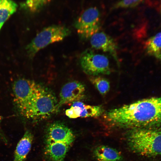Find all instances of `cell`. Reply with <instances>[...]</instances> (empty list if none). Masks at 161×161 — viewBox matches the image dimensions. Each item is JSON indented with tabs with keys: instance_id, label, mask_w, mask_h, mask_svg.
<instances>
[{
	"instance_id": "cell-1",
	"label": "cell",
	"mask_w": 161,
	"mask_h": 161,
	"mask_svg": "<svg viewBox=\"0 0 161 161\" xmlns=\"http://www.w3.org/2000/svg\"><path fill=\"white\" fill-rule=\"evenodd\" d=\"M112 118L119 127L161 129V97L143 99L114 109Z\"/></svg>"
},
{
	"instance_id": "cell-2",
	"label": "cell",
	"mask_w": 161,
	"mask_h": 161,
	"mask_svg": "<svg viewBox=\"0 0 161 161\" xmlns=\"http://www.w3.org/2000/svg\"><path fill=\"white\" fill-rule=\"evenodd\" d=\"M58 109V102L55 95L39 84L27 102L18 111L27 119L37 120L48 118Z\"/></svg>"
},
{
	"instance_id": "cell-3",
	"label": "cell",
	"mask_w": 161,
	"mask_h": 161,
	"mask_svg": "<svg viewBox=\"0 0 161 161\" xmlns=\"http://www.w3.org/2000/svg\"><path fill=\"white\" fill-rule=\"evenodd\" d=\"M75 139L72 131L64 124L56 122L47 130L45 152L52 161H63Z\"/></svg>"
},
{
	"instance_id": "cell-4",
	"label": "cell",
	"mask_w": 161,
	"mask_h": 161,
	"mask_svg": "<svg viewBox=\"0 0 161 161\" xmlns=\"http://www.w3.org/2000/svg\"><path fill=\"white\" fill-rule=\"evenodd\" d=\"M129 147L134 152L148 157L161 155V129H131L127 136Z\"/></svg>"
},
{
	"instance_id": "cell-5",
	"label": "cell",
	"mask_w": 161,
	"mask_h": 161,
	"mask_svg": "<svg viewBox=\"0 0 161 161\" xmlns=\"http://www.w3.org/2000/svg\"><path fill=\"white\" fill-rule=\"evenodd\" d=\"M70 33L69 28L61 25H52L44 28L27 46L26 49L28 55L30 58H33L42 49L62 41Z\"/></svg>"
},
{
	"instance_id": "cell-6",
	"label": "cell",
	"mask_w": 161,
	"mask_h": 161,
	"mask_svg": "<svg viewBox=\"0 0 161 161\" xmlns=\"http://www.w3.org/2000/svg\"><path fill=\"white\" fill-rule=\"evenodd\" d=\"M80 62L83 71L92 76L108 75L111 72L107 57L96 53L91 49H87L81 53Z\"/></svg>"
},
{
	"instance_id": "cell-7",
	"label": "cell",
	"mask_w": 161,
	"mask_h": 161,
	"mask_svg": "<svg viewBox=\"0 0 161 161\" xmlns=\"http://www.w3.org/2000/svg\"><path fill=\"white\" fill-rule=\"evenodd\" d=\"M100 13L96 7L86 9L77 19L74 26L82 39H90L100 28Z\"/></svg>"
},
{
	"instance_id": "cell-8",
	"label": "cell",
	"mask_w": 161,
	"mask_h": 161,
	"mask_svg": "<svg viewBox=\"0 0 161 161\" xmlns=\"http://www.w3.org/2000/svg\"><path fill=\"white\" fill-rule=\"evenodd\" d=\"M39 84L25 78L16 80L13 86L14 102L19 111L27 103L36 89Z\"/></svg>"
},
{
	"instance_id": "cell-9",
	"label": "cell",
	"mask_w": 161,
	"mask_h": 161,
	"mask_svg": "<svg viewBox=\"0 0 161 161\" xmlns=\"http://www.w3.org/2000/svg\"><path fill=\"white\" fill-rule=\"evenodd\" d=\"M85 91L84 85L78 81H72L65 84L60 94L58 108L63 105L79 101L83 97Z\"/></svg>"
},
{
	"instance_id": "cell-10",
	"label": "cell",
	"mask_w": 161,
	"mask_h": 161,
	"mask_svg": "<svg viewBox=\"0 0 161 161\" xmlns=\"http://www.w3.org/2000/svg\"><path fill=\"white\" fill-rule=\"evenodd\" d=\"M92 47L110 53L119 64L117 55V46L112 37L103 32H98L90 38Z\"/></svg>"
},
{
	"instance_id": "cell-11",
	"label": "cell",
	"mask_w": 161,
	"mask_h": 161,
	"mask_svg": "<svg viewBox=\"0 0 161 161\" xmlns=\"http://www.w3.org/2000/svg\"><path fill=\"white\" fill-rule=\"evenodd\" d=\"M33 136L31 132L27 130L16 146L13 161H25L31 147Z\"/></svg>"
},
{
	"instance_id": "cell-12",
	"label": "cell",
	"mask_w": 161,
	"mask_h": 161,
	"mask_svg": "<svg viewBox=\"0 0 161 161\" xmlns=\"http://www.w3.org/2000/svg\"><path fill=\"white\" fill-rule=\"evenodd\" d=\"M98 161H120L122 159L120 153L116 149L104 145L99 146L94 151Z\"/></svg>"
},
{
	"instance_id": "cell-13",
	"label": "cell",
	"mask_w": 161,
	"mask_h": 161,
	"mask_svg": "<svg viewBox=\"0 0 161 161\" xmlns=\"http://www.w3.org/2000/svg\"><path fill=\"white\" fill-rule=\"evenodd\" d=\"M146 53L157 59L161 60V32L150 38L145 41Z\"/></svg>"
},
{
	"instance_id": "cell-14",
	"label": "cell",
	"mask_w": 161,
	"mask_h": 161,
	"mask_svg": "<svg viewBox=\"0 0 161 161\" xmlns=\"http://www.w3.org/2000/svg\"><path fill=\"white\" fill-rule=\"evenodd\" d=\"M17 4L12 0H0V30L4 23L16 10Z\"/></svg>"
},
{
	"instance_id": "cell-15",
	"label": "cell",
	"mask_w": 161,
	"mask_h": 161,
	"mask_svg": "<svg viewBox=\"0 0 161 161\" xmlns=\"http://www.w3.org/2000/svg\"><path fill=\"white\" fill-rule=\"evenodd\" d=\"M72 106L81 107L82 112L80 117H98L103 112V109L101 106L87 105L79 101L73 103Z\"/></svg>"
},
{
	"instance_id": "cell-16",
	"label": "cell",
	"mask_w": 161,
	"mask_h": 161,
	"mask_svg": "<svg viewBox=\"0 0 161 161\" xmlns=\"http://www.w3.org/2000/svg\"><path fill=\"white\" fill-rule=\"evenodd\" d=\"M90 80L99 92L102 95H105L109 91L110 83L106 79L100 76H92Z\"/></svg>"
},
{
	"instance_id": "cell-17",
	"label": "cell",
	"mask_w": 161,
	"mask_h": 161,
	"mask_svg": "<svg viewBox=\"0 0 161 161\" xmlns=\"http://www.w3.org/2000/svg\"><path fill=\"white\" fill-rule=\"evenodd\" d=\"M51 0H26L23 6L24 8L32 13L38 12L48 4Z\"/></svg>"
},
{
	"instance_id": "cell-18",
	"label": "cell",
	"mask_w": 161,
	"mask_h": 161,
	"mask_svg": "<svg viewBox=\"0 0 161 161\" xmlns=\"http://www.w3.org/2000/svg\"><path fill=\"white\" fill-rule=\"evenodd\" d=\"M144 0H120L115 4L112 8H128L134 7Z\"/></svg>"
},
{
	"instance_id": "cell-19",
	"label": "cell",
	"mask_w": 161,
	"mask_h": 161,
	"mask_svg": "<svg viewBox=\"0 0 161 161\" xmlns=\"http://www.w3.org/2000/svg\"><path fill=\"white\" fill-rule=\"evenodd\" d=\"M82 112L81 108L80 106H73L65 112L66 115L70 118H76L80 117Z\"/></svg>"
},
{
	"instance_id": "cell-20",
	"label": "cell",
	"mask_w": 161,
	"mask_h": 161,
	"mask_svg": "<svg viewBox=\"0 0 161 161\" xmlns=\"http://www.w3.org/2000/svg\"><path fill=\"white\" fill-rule=\"evenodd\" d=\"M2 119V117L0 115V140L3 141L5 143L7 142V141L5 137L3 134L1 128V123Z\"/></svg>"
},
{
	"instance_id": "cell-21",
	"label": "cell",
	"mask_w": 161,
	"mask_h": 161,
	"mask_svg": "<svg viewBox=\"0 0 161 161\" xmlns=\"http://www.w3.org/2000/svg\"><path fill=\"white\" fill-rule=\"evenodd\" d=\"M160 10H161V0H160Z\"/></svg>"
}]
</instances>
